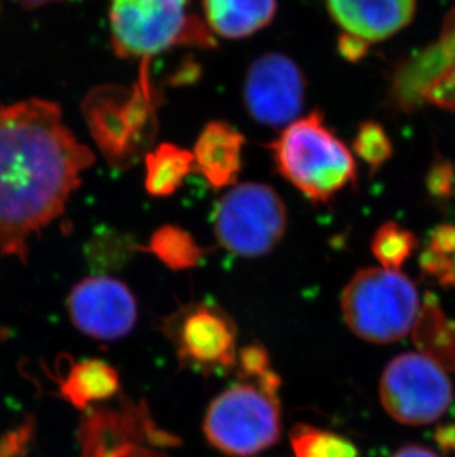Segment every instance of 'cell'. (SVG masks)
Returning <instances> with one entry per match:
<instances>
[{"label": "cell", "instance_id": "1", "mask_svg": "<svg viewBox=\"0 0 455 457\" xmlns=\"http://www.w3.org/2000/svg\"><path fill=\"white\" fill-rule=\"evenodd\" d=\"M60 105L31 98L0 107V252L26 262L29 242L62 215L94 164Z\"/></svg>", "mask_w": 455, "mask_h": 457}, {"label": "cell", "instance_id": "2", "mask_svg": "<svg viewBox=\"0 0 455 457\" xmlns=\"http://www.w3.org/2000/svg\"><path fill=\"white\" fill-rule=\"evenodd\" d=\"M275 168L314 204H327L357 181L352 153L326 125L322 112L297 119L269 145Z\"/></svg>", "mask_w": 455, "mask_h": 457}, {"label": "cell", "instance_id": "3", "mask_svg": "<svg viewBox=\"0 0 455 457\" xmlns=\"http://www.w3.org/2000/svg\"><path fill=\"white\" fill-rule=\"evenodd\" d=\"M141 78L132 87L103 85L83 101V114L92 138L108 163L126 169L136 163L154 143L157 94L142 62Z\"/></svg>", "mask_w": 455, "mask_h": 457}, {"label": "cell", "instance_id": "4", "mask_svg": "<svg viewBox=\"0 0 455 457\" xmlns=\"http://www.w3.org/2000/svg\"><path fill=\"white\" fill-rule=\"evenodd\" d=\"M189 0H110L112 49L121 58L153 56L177 45L215 46L202 20L189 15Z\"/></svg>", "mask_w": 455, "mask_h": 457}, {"label": "cell", "instance_id": "5", "mask_svg": "<svg viewBox=\"0 0 455 457\" xmlns=\"http://www.w3.org/2000/svg\"><path fill=\"white\" fill-rule=\"evenodd\" d=\"M343 319L358 337L373 344L400 341L414 328L420 296L409 277L386 268H364L344 286Z\"/></svg>", "mask_w": 455, "mask_h": 457}, {"label": "cell", "instance_id": "6", "mask_svg": "<svg viewBox=\"0 0 455 457\" xmlns=\"http://www.w3.org/2000/svg\"><path fill=\"white\" fill-rule=\"evenodd\" d=\"M277 389L258 382L219 394L207 409L204 434L216 449L231 456H252L274 445L281 436Z\"/></svg>", "mask_w": 455, "mask_h": 457}, {"label": "cell", "instance_id": "7", "mask_svg": "<svg viewBox=\"0 0 455 457\" xmlns=\"http://www.w3.org/2000/svg\"><path fill=\"white\" fill-rule=\"evenodd\" d=\"M211 222L225 251L241 258H261L283 240L287 207L272 187L244 182L222 195Z\"/></svg>", "mask_w": 455, "mask_h": 457}, {"label": "cell", "instance_id": "8", "mask_svg": "<svg viewBox=\"0 0 455 457\" xmlns=\"http://www.w3.org/2000/svg\"><path fill=\"white\" fill-rule=\"evenodd\" d=\"M383 407L396 422L421 427L438 420L452 402V385L438 362L420 353L393 358L380 380Z\"/></svg>", "mask_w": 455, "mask_h": 457}, {"label": "cell", "instance_id": "9", "mask_svg": "<svg viewBox=\"0 0 455 457\" xmlns=\"http://www.w3.org/2000/svg\"><path fill=\"white\" fill-rule=\"evenodd\" d=\"M306 96V79L290 56L268 52L250 64L243 98L250 116L269 128L297 120Z\"/></svg>", "mask_w": 455, "mask_h": 457}, {"label": "cell", "instance_id": "10", "mask_svg": "<svg viewBox=\"0 0 455 457\" xmlns=\"http://www.w3.org/2000/svg\"><path fill=\"white\" fill-rule=\"evenodd\" d=\"M67 306L74 326L99 341L120 339L136 323L134 294L112 277H87L79 281L70 292Z\"/></svg>", "mask_w": 455, "mask_h": 457}, {"label": "cell", "instance_id": "11", "mask_svg": "<svg viewBox=\"0 0 455 457\" xmlns=\"http://www.w3.org/2000/svg\"><path fill=\"white\" fill-rule=\"evenodd\" d=\"M170 337L179 357L202 370L228 369L236 362V326L216 306L194 305L184 311Z\"/></svg>", "mask_w": 455, "mask_h": 457}, {"label": "cell", "instance_id": "12", "mask_svg": "<svg viewBox=\"0 0 455 457\" xmlns=\"http://www.w3.org/2000/svg\"><path fill=\"white\" fill-rule=\"evenodd\" d=\"M326 4L344 33L380 42L409 26L417 0H326Z\"/></svg>", "mask_w": 455, "mask_h": 457}, {"label": "cell", "instance_id": "13", "mask_svg": "<svg viewBox=\"0 0 455 457\" xmlns=\"http://www.w3.org/2000/svg\"><path fill=\"white\" fill-rule=\"evenodd\" d=\"M245 139L240 130L227 121L207 123L194 147V170H197L211 188L234 186L243 168Z\"/></svg>", "mask_w": 455, "mask_h": 457}, {"label": "cell", "instance_id": "14", "mask_svg": "<svg viewBox=\"0 0 455 457\" xmlns=\"http://www.w3.org/2000/svg\"><path fill=\"white\" fill-rule=\"evenodd\" d=\"M452 65H455L454 61L439 42L405 60L392 79V103L402 112H412L420 107L425 103L426 92Z\"/></svg>", "mask_w": 455, "mask_h": 457}, {"label": "cell", "instance_id": "15", "mask_svg": "<svg viewBox=\"0 0 455 457\" xmlns=\"http://www.w3.org/2000/svg\"><path fill=\"white\" fill-rule=\"evenodd\" d=\"M207 26L225 39H244L271 24L277 0H203Z\"/></svg>", "mask_w": 455, "mask_h": 457}, {"label": "cell", "instance_id": "16", "mask_svg": "<svg viewBox=\"0 0 455 457\" xmlns=\"http://www.w3.org/2000/svg\"><path fill=\"white\" fill-rule=\"evenodd\" d=\"M120 380L116 369L96 358L74 362L61 382L65 402L76 409L85 410L92 403L105 402L119 391Z\"/></svg>", "mask_w": 455, "mask_h": 457}, {"label": "cell", "instance_id": "17", "mask_svg": "<svg viewBox=\"0 0 455 457\" xmlns=\"http://www.w3.org/2000/svg\"><path fill=\"white\" fill-rule=\"evenodd\" d=\"M194 170L193 153L175 144H160L145 154V190L153 197H169Z\"/></svg>", "mask_w": 455, "mask_h": 457}, {"label": "cell", "instance_id": "18", "mask_svg": "<svg viewBox=\"0 0 455 457\" xmlns=\"http://www.w3.org/2000/svg\"><path fill=\"white\" fill-rule=\"evenodd\" d=\"M148 251L173 271L197 267L203 258L202 247L195 238L175 225H164L157 229L151 236Z\"/></svg>", "mask_w": 455, "mask_h": 457}, {"label": "cell", "instance_id": "19", "mask_svg": "<svg viewBox=\"0 0 455 457\" xmlns=\"http://www.w3.org/2000/svg\"><path fill=\"white\" fill-rule=\"evenodd\" d=\"M290 440L294 457H358L351 441L317 428L296 427Z\"/></svg>", "mask_w": 455, "mask_h": 457}, {"label": "cell", "instance_id": "20", "mask_svg": "<svg viewBox=\"0 0 455 457\" xmlns=\"http://www.w3.org/2000/svg\"><path fill=\"white\" fill-rule=\"evenodd\" d=\"M417 238L411 231L402 228L396 222H386L378 227L371 240V252L383 268L400 271L405 261L416 249Z\"/></svg>", "mask_w": 455, "mask_h": 457}, {"label": "cell", "instance_id": "21", "mask_svg": "<svg viewBox=\"0 0 455 457\" xmlns=\"http://www.w3.org/2000/svg\"><path fill=\"white\" fill-rule=\"evenodd\" d=\"M353 150L373 172L382 168L393 154V145L386 130L376 121H364L353 141Z\"/></svg>", "mask_w": 455, "mask_h": 457}, {"label": "cell", "instance_id": "22", "mask_svg": "<svg viewBox=\"0 0 455 457\" xmlns=\"http://www.w3.org/2000/svg\"><path fill=\"white\" fill-rule=\"evenodd\" d=\"M238 361L243 370L256 382L278 388L279 379L269 369V360L262 346H245L238 353Z\"/></svg>", "mask_w": 455, "mask_h": 457}, {"label": "cell", "instance_id": "23", "mask_svg": "<svg viewBox=\"0 0 455 457\" xmlns=\"http://www.w3.org/2000/svg\"><path fill=\"white\" fill-rule=\"evenodd\" d=\"M455 172L451 162L441 159L430 166L426 186L434 199L448 200L454 191Z\"/></svg>", "mask_w": 455, "mask_h": 457}, {"label": "cell", "instance_id": "24", "mask_svg": "<svg viewBox=\"0 0 455 457\" xmlns=\"http://www.w3.org/2000/svg\"><path fill=\"white\" fill-rule=\"evenodd\" d=\"M425 103L455 112V65L426 92Z\"/></svg>", "mask_w": 455, "mask_h": 457}, {"label": "cell", "instance_id": "25", "mask_svg": "<svg viewBox=\"0 0 455 457\" xmlns=\"http://www.w3.org/2000/svg\"><path fill=\"white\" fill-rule=\"evenodd\" d=\"M429 251L451 258L455 254V225H439L430 236Z\"/></svg>", "mask_w": 455, "mask_h": 457}, {"label": "cell", "instance_id": "26", "mask_svg": "<svg viewBox=\"0 0 455 457\" xmlns=\"http://www.w3.org/2000/svg\"><path fill=\"white\" fill-rule=\"evenodd\" d=\"M339 52L344 60L357 62V61L362 60L367 55L368 42L361 39V37H358V36L343 33L339 37Z\"/></svg>", "mask_w": 455, "mask_h": 457}, {"label": "cell", "instance_id": "27", "mask_svg": "<svg viewBox=\"0 0 455 457\" xmlns=\"http://www.w3.org/2000/svg\"><path fill=\"white\" fill-rule=\"evenodd\" d=\"M438 42L448 52V55L451 56V60L454 61L455 64V9H452L447 20L443 22L441 39Z\"/></svg>", "mask_w": 455, "mask_h": 457}, {"label": "cell", "instance_id": "28", "mask_svg": "<svg viewBox=\"0 0 455 457\" xmlns=\"http://www.w3.org/2000/svg\"><path fill=\"white\" fill-rule=\"evenodd\" d=\"M391 457H439L438 454L432 450L421 447V445H405L402 449L398 450L396 453Z\"/></svg>", "mask_w": 455, "mask_h": 457}, {"label": "cell", "instance_id": "29", "mask_svg": "<svg viewBox=\"0 0 455 457\" xmlns=\"http://www.w3.org/2000/svg\"><path fill=\"white\" fill-rule=\"evenodd\" d=\"M17 4H21L22 8L35 9L44 4H54V2H62V0H15Z\"/></svg>", "mask_w": 455, "mask_h": 457}, {"label": "cell", "instance_id": "30", "mask_svg": "<svg viewBox=\"0 0 455 457\" xmlns=\"http://www.w3.org/2000/svg\"><path fill=\"white\" fill-rule=\"evenodd\" d=\"M443 286H454L455 287V254L454 258H451V270H450V274H448L447 280H445Z\"/></svg>", "mask_w": 455, "mask_h": 457}]
</instances>
